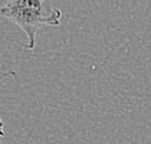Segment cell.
<instances>
[{
	"label": "cell",
	"instance_id": "6da1fadb",
	"mask_svg": "<svg viewBox=\"0 0 151 144\" xmlns=\"http://www.w3.org/2000/svg\"><path fill=\"white\" fill-rule=\"evenodd\" d=\"M0 15L10 18L24 29L28 36L27 49L32 50L35 47L37 29L42 25L58 27L63 13L42 0H13L7 1L0 9Z\"/></svg>",
	"mask_w": 151,
	"mask_h": 144
},
{
	"label": "cell",
	"instance_id": "7a4b0ae2",
	"mask_svg": "<svg viewBox=\"0 0 151 144\" xmlns=\"http://www.w3.org/2000/svg\"><path fill=\"white\" fill-rule=\"evenodd\" d=\"M9 75H15V72H13V71H10V72H6V74H1L0 75V79L1 78H4V76H9ZM6 133H4V125H3V121L0 119V137H3Z\"/></svg>",
	"mask_w": 151,
	"mask_h": 144
}]
</instances>
